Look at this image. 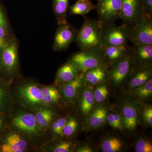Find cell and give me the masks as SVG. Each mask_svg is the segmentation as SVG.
I'll return each mask as SVG.
<instances>
[{
    "mask_svg": "<svg viewBox=\"0 0 152 152\" xmlns=\"http://www.w3.org/2000/svg\"><path fill=\"white\" fill-rule=\"evenodd\" d=\"M84 18L80 29L78 31L76 41L80 50L102 46V23L99 20Z\"/></svg>",
    "mask_w": 152,
    "mask_h": 152,
    "instance_id": "6da1fadb",
    "label": "cell"
},
{
    "mask_svg": "<svg viewBox=\"0 0 152 152\" xmlns=\"http://www.w3.org/2000/svg\"><path fill=\"white\" fill-rule=\"evenodd\" d=\"M18 45L13 39L0 51V78L11 82L19 73Z\"/></svg>",
    "mask_w": 152,
    "mask_h": 152,
    "instance_id": "7a4b0ae2",
    "label": "cell"
},
{
    "mask_svg": "<svg viewBox=\"0 0 152 152\" xmlns=\"http://www.w3.org/2000/svg\"><path fill=\"white\" fill-rule=\"evenodd\" d=\"M69 61L75 63L83 73L93 68L109 66L102 47L81 50L80 51L72 55Z\"/></svg>",
    "mask_w": 152,
    "mask_h": 152,
    "instance_id": "3957f363",
    "label": "cell"
},
{
    "mask_svg": "<svg viewBox=\"0 0 152 152\" xmlns=\"http://www.w3.org/2000/svg\"><path fill=\"white\" fill-rule=\"evenodd\" d=\"M130 29L123 24H102V47L127 45L130 42Z\"/></svg>",
    "mask_w": 152,
    "mask_h": 152,
    "instance_id": "277c9868",
    "label": "cell"
},
{
    "mask_svg": "<svg viewBox=\"0 0 152 152\" xmlns=\"http://www.w3.org/2000/svg\"><path fill=\"white\" fill-rule=\"evenodd\" d=\"M136 67L133 58V48L129 53L109 64L108 69L109 80L114 86H119L127 80Z\"/></svg>",
    "mask_w": 152,
    "mask_h": 152,
    "instance_id": "5b68a950",
    "label": "cell"
},
{
    "mask_svg": "<svg viewBox=\"0 0 152 152\" xmlns=\"http://www.w3.org/2000/svg\"><path fill=\"white\" fill-rule=\"evenodd\" d=\"M18 99L21 103L30 108L37 109L43 105L42 87L32 82L23 83L17 88Z\"/></svg>",
    "mask_w": 152,
    "mask_h": 152,
    "instance_id": "8992f818",
    "label": "cell"
},
{
    "mask_svg": "<svg viewBox=\"0 0 152 152\" xmlns=\"http://www.w3.org/2000/svg\"><path fill=\"white\" fill-rule=\"evenodd\" d=\"M145 15L142 0H122L120 19L122 24L132 28Z\"/></svg>",
    "mask_w": 152,
    "mask_h": 152,
    "instance_id": "52a82bcc",
    "label": "cell"
},
{
    "mask_svg": "<svg viewBox=\"0 0 152 152\" xmlns=\"http://www.w3.org/2000/svg\"><path fill=\"white\" fill-rule=\"evenodd\" d=\"M18 130H5L0 136V152H23L27 149L28 142Z\"/></svg>",
    "mask_w": 152,
    "mask_h": 152,
    "instance_id": "ba28073f",
    "label": "cell"
},
{
    "mask_svg": "<svg viewBox=\"0 0 152 152\" xmlns=\"http://www.w3.org/2000/svg\"><path fill=\"white\" fill-rule=\"evenodd\" d=\"M130 30V42L133 45H152V16L144 15Z\"/></svg>",
    "mask_w": 152,
    "mask_h": 152,
    "instance_id": "9c48e42d",
    "label": "cell"
},
{
    "mask_svg": "<svg viewBox=\"0 0 152 152\" xmlns=\"http://www.w3.org/2000/svg\"><path fill=\"white\" fill-rule=\"evenodd\" d=\"M11 124L23 134L30 139L40 134L34 114L28 112H20L12 117Z\"/></svg>",
    "mask_w": 152,
    "mask_h": 152,
    "instance_id": "30bf717a",
    "label": "cell"
},
{
    "mask_svg": "<svg viewBox=\"0 0 152 152\" xmlns=\"http://www.w3.org/2000/svg\"><path fill=\"white\" fill-rule=\"evenodd\" d=\"M96 6L99 20L102 23H110L120 19L122 0H99Z\"/></svg>",
    "mask_w": 152,
    "mask_h": 152,
    "instance_id": "8fae6325",
    "label": "cell"
},
{
    "mask_svg": "<svg viewBox=\"0 0 152 152\" xmlns=\"http://www.w3.org/2000/svg\"><path fill=\"white\" fill-rule=\"evenodd\" d=\"M77 32L76 28L68 23L58 25L53 49L57 51L67 49L72 43L75 42Z\"/></svg>",
    "mask_w": 152,
    "mask_h": 152,
    "instance_id": "7c38bea8",
    "label": "cell"
},
{
    "mask_svg": "<svg viewBox=\"0 0 152 152\" xmlns=\"http://www.w3.org/2000/svg\"><path fill=\"white\" fill-rule=\"evenodd\" d=\"M152 64L136 67L127 79L128 88L133 90L146 83L152 78Z\"/></svg>",
    "mask_w": 152,
    "mask_h": 152,
    "instance_id": "4fadbf2b",
    "label": "cell"
},
{
    "mask_svg": "<svg viewBox=\"0 0 152 152\" xmlns=\"http://www.w3.org/2000/svg\"><path fill=\"white\" fill-rule=\"evenodd\" d=\"M121 117L124 127L130 132L134 131L139 124V112L137 106L132 102L125 103L121 110Z\"/></svg>",
    "mask_w": 152,
    "mask_h": 152,
    "instance_id": "5bb4252c",
    "label": "cell"
},
{
    "mask_svg": "<svg viewBox=\"0 0 152 152\" xmlns=\"http://www.w3.org/2000/svg\"><path fill=\"white\" fill-rule=\"evenodd\" d=\"M81 73V72L75 63L68 61L58 70L55 84L61 86L73 80Z\"/></svg>",
    "mask_w": 152,
    "mask_h": 152,
    "instance_id": "9a60e30c",
    "label": "cell"
},
{
    "mask_svg": "<svg viewBox=\"0 0 152 152\" xmlns=\"http://www.w3.org/2000/svg\"><path fill=\"white\" fill-rule=\"evenodd\" d=\"M78 107L83 116L89 115L92 110L95 103L94 89L92 86L83 87L77 96Z\"/></svg>",
    "mask_w": 152,
    "mask_h": 152,
    "instance_id": "2e32d148",
    "label": "cell"
},
{
    "mask_svg": "<svg viewBox=\"0 0 152 152\" xmlns=\"http://www.w3.org/2000/svg\"><path fill=\"white\" fill-rule=\"evenodd\" d=\"M84 86H85L84 76V74L81 72L73 80L61 86L64 99L69 102H72Z\"/></svg>",
    "mask_w": 152,
    "mask_h": 152,
    "instance_id": "e0dca14e",
    "label": "cell"
},
{
    "mask_svg": "<svg viewBox=\"0 0 152 152\" xmlns=\"http://www.w3.org/2000/svg\"><path fill=\"white\" fill-rule=\"evenodd\" d=\"M108 67L109 66L97 67L84 73L85 85L92 86L105 83L109 80Z\"/></svg>",
    "mask_w": 152,
    "mask_h": 152,
    "instance_id": "ac0fdd59",
    "label": "cell"
},
{
    "mask_svg": "<svg viewBox=\"0 0 152 152\" xmlns=\"http://www.w3.org/2000/svg\"><path fill=\"white\" fill-rule=\"evenodd\" d=\"M133 58L136 66L152 64V45H134Z\"/></svg>",
    "mask_w": 152,
    "mask_h": 152,
    "instance_id": "d6986e66",
    "label": "cell"
},
{
    "mask_svg": "<svg viewBox=\"0 0 152 152\" xmlns=\"http://www.w3.org/2000/svg\"><path fill=\"white\" fill-rule=\"evenodd\" d=\"M108 112L107 108L103 105H99L92 110L87 119L89 127L96 129L101 127L106 121Z\"/></svg>",
    "mask_w": 152,
    "mask_h": 152,
    "instance_id": "ffe728a7",
    "label": "cell"
},
{
    "mask_svg": "<svg viewBox=\"0 0 152 152\" xmlns=\"http://www.w3.org/2000/svg\"><path fill=\"white\" fill-rule=\"evenodd\" d=\"M35 117L40 130H45L50 126L55 115L53 109L42 106L37 109Z\"/></svg>",
    "mask_w": 152,
    "mask_h": 152,
    "instance_id": "44dd1931",
    "label": "cell"
},
{
    "mask_svg": "<svg viewBox=\"0 0 152 152\" xmlns=\"http://www.w3.org/2000/svg\"><path fill=\"white\" fill-rule=\"evenodd\" d=\"M104 56L109 64L129 53L133 50V47L129 45L124 46L102 47Z\"/></svg>",
    "mask_w": 152,
    "mask_h": 152,
    "instance_id": "7402d4cb",
    "label": "cell"
},
{
    "mask_svg": "<svg viewBox=\"0 0 152 152\" xmlns=\"http://www.w3.org/2000/svg\"><path fill=\"white\" fill-rule=\"evenodd\" d=\"M10 83V82L0 78V113L6 115L11 107Z\"/></svg>",
    "mask_w": 152,
    "mask_h": 152,
    "instance_id": "603a6c76",
    "label": "cell"
},
{
    "mask_svg": "<svg viewBox=\"0 0 152 152\" xmlns=\"http://www.w3.org/2000/svg\"><path fill=\"white\" fill-rule=\"evenodd\" d=\"M69 7V0L53 1V10L56 18L58 25L68 23L67 18Z\"/></svg>",
    "mask_w": 152,
    "mask_h": 152,
    "instance_id": "cb8c5ba5",
    "label": "cell"
},
{
    "mask_svg": "<svg viewBox=\"0 0 152 152\" xmlns=\"http://www.w3.org/2000/svg\"><path fill=\"white\" fill-rule=\"evenodd\" d=\"M42 93L43 106L56 103L58 102L61 97L58 90L53 86L42 87Z\"/></svg>",
    "mask_w": 152,
    "mask_h": 152,
    "instance_id": "d4e9b609",
    "label": "cell"
},
{
    "mask_svg": "<svg viewBox=\"0 0 152 152\" xmlns=\"http://www.w3.org/2000/svg\"><path fill=\"white\" fill-rule=\"evenodd\" d=\"M91 1V0H77L75 4L69 7L70 14L84 16L92 10L96 9V5H94Z\"/></svg>",
    "mask_w": 152,
    "mask_h": 152,
    "instance_id": "484cf974",
    "label": "cell"
},
{
    "mask_svg": "<svg viewBox=\"0 0 152 152\" xmlns=\"http://www.w3.org/2000/svg\"><path fill=\"white\" fill-rule=\"evenodd\" d=\"M131 95L137 100L144 102L152 96V79L145 83L132 90Z\"/></svg>",
    "mask_w": 152,
    "mask_h": 152,
    "instance_id": "4316f807",
    "label": "cell"
},
{
    "mask_svg": "<svg viewBox=\"0 0 152 152\" xmlns=\"http://www.w3.org/2000/svg\"><path fill=\"white\" fill-rule=\"evenodd\" d=\"M124 147L122 142L116 137H109L103 141L101 145L102 151L104 152L121 151Z\"/></svg>",
    "mask_w": 152,
    "mask_h": 152,
    "instance_id": "83f0119b",
    "label": "cell"
},
{
    "mask_svg": "<svg viewBox=\"0 0 152 152\" xmlns=\"http://www.w3.org/2000/svg\"><path fill=\"white\" fill-rule=\"evenodd\" d=\"M79 123L78 120L73 116L68 117L63 128V137H71L75 134L78 130Z\"/></svg>",
    "mask_w": 152,
    "mask_h": 152,
    "instance_id": "f1b7e54d",
    "label": "cell"
},
{
    "mask_svg": "<svg viewBox=\"0 0 152 152\" xmlns=\"http://www.w3.org/2000/svg\"><path fill=\"white\" fill-rule=\"evenodd\" d=\"M51 148V151L54 152H69L75 149V144L69 140H62L56 142Z\"/></svg>",
    "mask_w": 152,
    "mask_h": 152,
    "instance_id": "f546056e",
    "label": "cell"
},
{
    "mask_svg": "<svg viewBox=\"0 0 152 152\" xmlns=\"http://www.w3.org/2000/svg\"><path fill=\"white\" fill-rule=\"evenodd\" d=\"M96 86L94 89L95 102L100 103L103 102L108 96V88L104 83Z\"/></svg>",
    "mask_w": 152,
    "mask_h": 152,
    "instance_id": "4dcf8cb0",
    "label": "cell"
},
{
    "mask_svg": "<svg viewBox=\"0 0 152 152\" xmlns=\"http://www.w3.org/2000/svg\"><path fill=\"white\" fill-rule=\"evenodd\" d=\"M106 121L114 129L123 130L124 128L121 117L119 114L113 113L109 114L108 113Z\"/></svg>",
    "mask_w": 152,
    "mask_h": 152,
    "instance_id": "1f68e13d",
    "label": "cell"
},
{
    "mask_svg": "<svg viewBox=\"0 0 152 152\" xmlns=\"http://www.w3.org/2000/svg\"><path fill=\"white\" fill-rule=\"evenodd\" d=\"M67 118H59L56 121L53 123L52 126V131L53 134L57 137L63 136L62 131L63 128L64 126Z\"/></svg>",
    "mask_w": 152,
    "mask_h": 152,
    "instance_id": "d6a6232c",
    "label": "cell"
},
{
    "mask_svg": "<svg viewBox=\"0 0 152 152\" xmlns=\"http://www.w3.org/2000/svg\"><path fill=\"white\" fill-rule=\"evenodd\" d=\"M13 39L10 34L9 29L0 26V51L6 48Z\"/></svg>",
    "mask_w": 152,
    "mask_h": 152,
    "instance_id": "836d02e7",
    "label": "cell"
},
{
    "mask_svg": "<svg viewBox=\"0 0 152 152\" xmlns=\"http://www.w3.org/2000/svg\"><path fill=\"white\" fill-rule=\"evenodd\" d=\"M135 151L137 152H152L151 143L145 139H140L136 143Z\"/></svg>",
    "mask_w": 152,
    "mask_h": 152,
    "instance_id": "e575fe53",
    "label": "cell"
},
{
    "mask_svg": "<svg viewBox=\"0 0 152 152\" xmlns=\"http://www.w3.org/2000/svg\"><path fill=\"white\" fill-rule=\"evenodd\" d=\"M142 118L144 123L148 126L152 125V107L151 105H147L144 108L142 113Z\"/></svg>",
    "mask_w": 152,
    "mask_h": 152,
    "instance_id": "d590c367",
    "label": "cell"
},
{
    "mask_svg": "<svg viewBox=\"0 0 152 152\" xmlns=\"http://www.w3.org/2000/svg\"><path fill=\"white\" fill-rule=\"evenodd\" d=\"M145 15L152 16V0H142Z\"/></svg>",
    "mask_w": 152,
    "mask_h": 152,
    "instance_id": "8d00e7d4",
    "label": "cell"
},
{
    "mask_svg": "<svg viewBox=\"0 0 152 152\" xmlns=\"http://www.w3.org/2000/svg\"><path fill=\"white\" fill-rule=\"evenodd\" d=\"M0 26L9 29V24L4 11L0 3Z\"/></svg>",
    "mask_w": 152,
    "mask_h": 152,
    "instance_id": "74e56055",
    "label": "cell"
},
{
    "mask_svg": "<svg viewBox=\"0 0 152 152\" xmlns=\"http://www.w3.org/2000/svg\"><path fill=\"white\" fill-rule=\"evenodd\" d=\"M75 151L77 152H93L94 151L92 147L87 144L82 145L77 147V149H75Z\"/></svg>",
    "mask_w": 152,
    "mask_h": 152,
    "instance_id": "f35d334b",
    "label": "cell"
},
{
    "mask_svg": "<svg viewBox=\"0 0 152 152\" xmlns=\"http://www.w3.org/2000/svg\"><path fill=\"white\" fill-rule=\"evenodd\" d=\"M6 115L0 113V136L5 130Z\"/></svg>",
    "mask_w": 152,
    "mask_h": 152,
    "instance_id": "ab89813d",
    "label": "cell"
},
{
    "mask_svg": "<svg viewBox=\"0 0 152 152\" xmlns=\"http://www.w3.org/2000/svg\"><path fill=\"white\" fill-rule=\"evenodd\" d=\"M97 1H99V0H97Z\"/></svg>",
    "mask_w": 152,
    "mask_h": 152,
    "instance_id": "60d3db41",
    "label": "cell"
}]
</instances>
